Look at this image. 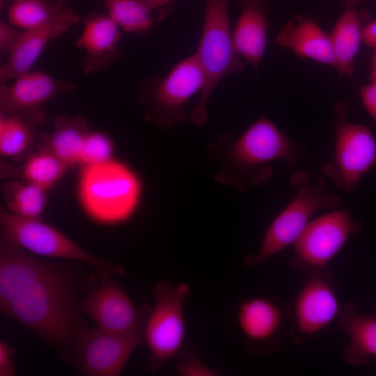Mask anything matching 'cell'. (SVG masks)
<instances>
[{
	"mask_svg": "<svg viewBox=\"0 0 376 376\" xmlns=\"http://www.w3.org/2000/svg\"><path fill=\"white\" fill-rule=\"evenodd\" d=\"M360 95L366 111L376 121V82L361 88Z\"/></svg>",
	"mask_w": 376,
	"mask_h": 376,
	"instance_id": "obj_32",
	"label": "cell"
},
{
	"mask_svg": "<svg viewBox=\"0 0 376 376\" xmlns=\"http://www.w3.org/2000/svg\"><path fill=\"white\" fill-rule=\"evenodd\" d=\"M15 350L6 342L0 341V376H12L15 370L13 363Z\"/></svg>",
	"mask_w": 376,
	"mask_h": 376,
	"instance_id": "obj_31",
	"label": "cell"
},
{
	"mask_svg": "<svg viewBox=\"0 0 376 376\" xmlns=\"http://www.w3.org/2000/svg\"><path fill=\"white\" fill-rule=\"evenodd\" d=\"M204 77L194 53L178 63L164 77H144L140 84L137 103L144 118L168 130L187 117L185 104L203 86Z\"/></svg>",
	"mask_w": 376,
	"mask_h": 376,
	"instance_id": "obj_7",
	"label": "cell"
},
{
	"mask_svg": "<svg viewBox=\"0 0 376 376\" xmlns=\"http://www.w3.org/2000/svg\"><path fill=\"white\" fill-rule=\"evenodd\" d=\"M141 193L135 172L113 157L80 166L77 200L82 212L94 223L113 226L125 222L137 210Z\"/></svg>",
	"mask_w": 376,
	"mask_h": 376,
	"instance_id": "obj_3",
	"label": "cell"
},
{
	"mask_svg": "<svg viewBox=\"0 0 376 376\" xmlns=\"http://www.w3.org/2000/svg\"><path fill=\"white\" fill-rule=\"evenodd\" d=\"M229 1L205 0L201 38L195 52L204 84L199 100L189 116L196 127H201L207 121V103L221 79L245 69L230 28Z\"/></svg>",
	"mask_w": 376,
	"mask_h": 376,
	"instance_id": "obj_4",
	"label": "cell"
},
{
	"mask_svg": "<svg viewBox=\"0 0 376 376\" xmlns=\"http://www.w3.org/2000/svg\"><path fill=\"white\" fill-rule=\"evenodd\" d=\"M359 0H343L345 8L340 15L329 38L334 52L336 69L340 76L351 75L361 44L363 27L355 6Z\"/></svg>",
	"mask_w": 376,
	"mask_h": 376,
	"instance_id": "obj_22",
	"label": "cell"
},
{
	"mask_svg": "<svg viewBox=\"0 0 376 376\" xmlns=\"http://www.w3.org/2000/svg\"><path fill=\"white\" fill-rule=\"evenodd\" d=\"M291 309L290 336L295 343L315 336L338 317L337 281L327 269L306 274Z\"/></svg>",
	"mask_w": 376,
	"mask_h": 376,
	"instance_id": "obj_12",
	"label": "cell"
},
{
	"mask_svg": "<svg viewBox=\"0 0 376 376\" xmlns=\"http://www.w3.org/2000/svg\"><path fill=\"white\" fill-rule=\"evenodd\" d=\"M79 21V15L70 8L42 26L23 31L7 60L0 66V83L6 84L29 72L49 42L65 33Z\"/></svg>",
	"mask_w": 376,
	"mask_h": 376,
	"instance_id": "obj_15",
	"label": "cell"
},
{
	"mask_svg": "<svg viewBox=\"0 0 376 376\" xmlns=\"http://www.w3.org/2000/svg\"><path fill=\"white\" fill-rule=\"evenodd\" d=\"M363 227V221L355 219L349 210H331L311 220L292 244L290 265L306 274L327 269L350 237Z\"/></svg>",
	"mask_w": 376,
	"mask_h": 376,
	"instance_id": "obj_10",
	"label": "cell"
},
{
	"mask_svg": "<svg viewBox=\"0 0 376 376\" xmlns=\"http://www.w3.org/2000/svg\"><path fill=\"white\" fill-rule=\"evenodd\" d=\"M237 1L241 6V13L233 31L235 47L241 57L258 71L267 42L266 1Z\"/></svg>",
	"mask_w": 376,
	"mask_h": 376,
	"instance_id": "obj_18",
	"label": "cell"
},
{
	"mask_svg": "<svg viewBox=\"0 0 376 376\" xmlns=\"http://www.w3.org/2000/svg\"><path fill=\"white\" fill-rule=\"evenodd\" d=\"M334 109V146L321 171L337 188L350 193L363 175L376 169V140L368 126L347 120V103L336 102Z\"/></svg>",
	"mask_w": 376,
	"mask_h": 376,
	"instance_id": "obj_8",
	"label": "cell"
},
{
	"mask_svg": "<svg viewBox=\"0 0 376 376\" xmlns=\"http://www.w3.org/2000/svg\"><path fill=\"white\" fill-rule=\"evenodd\" d=\"M206 150L220 165L215 180L242 191L267 185L272 177L273 162L282 161L292 166L305 157L307 150L288 138L273 121L262 117L237 139L226 132Z\"/></svg>",
	"mask_w": 376,
	"mask_h": 376,
	"instance_id": "obj_2",
	"label": "cell"
},
{
	"mask_svg": "<svg viewBox=\"0 0 376 376\" xmlns=\"http://www.w3.org/2000/svg\"><path fill=\"white\" fill-rule=\"evenodd\" d=\"M290 183L295 195L269 224L258 251L245 257L246 267L261 265L292 245L318 211L338 209L341 205L340 197L327 191L324 178L311 182L309 175L299 171L291 175Z\"/></svg>",
	"mask_w": 376,
	"mask_h": 376,
	"instance_id": "obj_5",
	"label": "cell"
},
{
	"mask_svg": "<svg viewBox=\"0 0 376 376\" xmlns=\"http://www.w3.org/2000/svg\"><path fill=\"white\" fill-rule=\"evenodd\" d=\"M72 8L67 0H16L8 9V22L23 31L42 26Z\"/></svg>",
	"mask_w": 376,
	"mask_h": 376,
	"instance_id": "obj_23",
	"label": "cell"
},
{
	"mask_svg": "<svg viewBox=\"0 0 376 376\" xmlns=\"http://www.w3.org/2000/svg\"><path fill=\"white\" fill-rule=\"evenodd\" d=\"M371 81L372 82H376V49L373 54L372 61Z\"/></svg>",
	"mask_w": 376,
	"mask_h": 376,
	"instance_id": "obj_35",
	"label": "cell"
},
{
	"mask_svg": "<svg viewBox=\"0 0 376 376\" xmlns=\"http://www.w3.org/2000/svg\"><path fill=\"white\" fill-rule=\"evenodd\" d=\"M142 340L143 336L138 334L86 326L78 331L70 354L74 356L75 365L83 375L117 376Z\"/></svg>",
	"mask_w": 376,
	"mask_h": 376,
	"instance_id": "obj_11",
	"label": "cell"
},
{
	"mask_svg": "<svg viewBox=\"0 0 376 376\" xmlns=\"http://www.w3.org/2000/svg\"><path fill=\"white\" fill-rule=\"evenodd\" d=\"M153 10L164 6L171 2L173 0H143Z\"/></svg>",
	"mask_w": 376,
	"mask_h": 376,
	"instance_id": "obj_34",
	"label": "cell"
},
{
	"mask_svg": "<svg viewBox=\"0 0 376 376\" xmlns=\"http://www.w3.org/2000/svg\"><path fill=\"white\" fill-rule=\"evenodd\" d=\"M75 265L42 258L1 237L0 311L68 357L78 331L86 326Z\"/></svg>",
	"mask_w": 376,
	"mask_h": 376,
	"instance_id": "obj_1",
	"label": "cell"
},
{
	"mask_svg": "<svg viewBox=\"0 0 376 376\" xmlns=\"http://www.w3.org/2000/svg\"><path fill=\"white\" fill-rule=\"evenodd\" d=\"M79 308L98 328L142 336L150 313L144 307L136 308L120 283L112 279L88 291Z\"/></svg>",
	"mask_w": 376,
	"mask_h": 376,
	"instance_id": "obj_13",
	"label": "cell"
},
{
	"mask_svg": "<svg viewBox=\"0 0 376 376\" xmlns=\"http://www.w3.org/2000/svg\"><path fill=\"white\" fill-rule=\"evenodd\" d=\"M68 169L52 153L40 148L26 157L22 170V180L47 191L64 177Z\"/></svg>",
	"mask_w": 376,
	"mask_h": 376,
	"instance_id": "obj_27",
	"label": "cell"
},
{
	"mask_svg": "<svg viewBox=\"0 0 376 376\" xmlns=\"http://www.w3.org/2000/svg\"><path fill=\"white\" fill-rule=\"evenodd\" d=\"M38 124L15 114L0 113V154L14 160L25 157L33 143Z\"/></svg>",
	"mask_w": 376,
	"mask_h": 376,
	"instance_id": "obj_25",
	"label": "cell"
},
{
	"mask_svg": "<svg viewBox=\"0 0 376 376\" xmlns=\"http://www.w3.org/2000/svg\"><path fill=\"white\" fill-rule=\"evenodd\" d=\"M191 291L188 284H173L170 280L159 281L152 290L155 304L143 332L150 352L149 368L152 371L159 370L184 343V304Z\"/></svg>",
	"mask_w": 376,
	"mask_h": 376,
	"instance_id": "obj_9",
	"label": "cell"
},
{
	"mask_svg": "<svg viewBox=\"0 0 376 376\" xmlns=\"http://www.w3.org/2000/svg\"><path fill=\"white\" fill-rule=\"evenodd\" d=\"M15 1H16V0H1V2L2 3V2L8 1V2L11 3V2Z\"/></svg>",
	"mask_w": 376,
	"mask_h": 376,
	"instance_id": "obj_36",
	"label": "cell"
},
{
	"mask_svg": "<svg viewBox=\"0 0 376 376\" xmlns=\"http://www.w3.org/2000/svg\"><path fill=\"white\" fill-rule=\"evenodd\" d=\"M175 370L180 376H216L219 373L194 356L186 357L177 363Z\"/></svg>",
	"mask_w": 376,
	"mask_h": 376,
	"instance_id": "obj_29",
	"label": "cell"
},
{
	"mask_svg": "<svg viewBox=\"0 0 376 376\" xmlns=\"http://www.w3.org/2000/svg\"><path fill=\"white\" fill-rule=\"evenodd\" d=\"M0 226L1 238L31 253L91 266L97 272L100 284L111 280L114 274H125L124 267L89 253L43 219L23 218L1 207Z\"/></svg>",
	"mask_w": 376,
	"mask_h": 376,
	"instance_id": "obj_6",
	"label": "cell"
},
{
	"mask_svg": "<svg viewBox=\"0 0 376 376\" xmlns=\"http://www.w3.org/2000/svg\"><path fill=\"white\" fill-rule=\"evenodd\" d=\"M84 29L75 41L84 51L81 61L85 75L108 69L120 59V29L108 14L92 13L83 20Z\"/></svg>",
	"mask_w": 376,
	"mask_h": 376,
	"instance_id": "obj_16",
	"label": "cell"
},
{
	"mask_svg": "<svg viewBox=\"0 0 376 376\" xmlns=\"http://www.w3.org/2000/svg\"><path fill=\"white\" fill-rule=\"evenodd\" d=\"M109 16L123 31L146 36L153 28V9L143 0H101Z\"/></svg>",
	"mask_w": 376,
	"mask_h": 376,
	"instance_id": "obj_26",
	"label": "cell"
},
{
	"mask_svg": "<svg viewBox=\"0 0 376 376\" xmlns=\"http://www.w3.org/2000/svg\"><path fill=\"white\" fill-rule=\"evenodd\" d=\"M47 192L24 180L8 181L2 189L4 207L12 214L23 218L43 219Z\"/></svg>",
	"mask_w": 376,
	"mask_h": 376,
	"instance_id": "obj_24",
	"label": "cell"
},
{
	"mask_svg": "<svg viewBox=\"0 0 376 376\" xmlns=\"http://www.w3.org/2000/svg\"><path fill=\"white\" fill-rule=\"evenodd\" d=\"M23 31L8 22L0 21V53L9 54L21 37Z\"/></svg>",
	"mask_w": 376,
	"mask_h": 376,
	"instance_id": "obj_30",
	"label": "cell"
},
{
	"mask_svg": "<svg viewBox=\"0 0 376 376\" xmlns=\"http://www.w3.org/2000/svg\"><path fill=\"white\" fill-rule=\"evenodd\" d=\"M362 43L370 48L376 49V19L363 27Z\"/></svg>",
	"mask_w": 376,
	"mask_h": 376,
	"instance_id": "obj_33",
	"label": "cell"
},
{
	"mask_svg": "<svg viewBox=\"0 0 376 376\" xmlns=\"http://www.w3.org/2000/svg\"><path fill=\"white\" fill-rule=\"evenodd\" d=\"M75 84L43 71L24 73L10 85L1 84L0 113L15 114L39 124L45 120L43 106L57 95L74 90Z\"/></svg>",
	"mask_w": 376,
	"mask_h": 376,
	"instance_id": "obj_14",
	"label": "cell"
},
{
	"mask_svg": "<svg viewBox=\"0 0 376 376\" xmlns=\"http://www.w3.org/2000/svg\"><path fill=\"white\" fill-rule=\"evenodd\" d=\"M338 324L347 334L349 344L343 357L352 366H362L376 358V316L361 315L353 302L340 309Z\"/></svg>",
	"mask_w": 376,
	"mask_h": 376,
	"instance_id": "obj_19",
	"label": "cell"
},
{
	"mask_svg": "<svg viewBox=\"0 0 376 376\" xmlns=\"http://www.w3.org/2000/svg\"><path fill=\"white\" fill-rule=\"evenodd\" d=\"M54 130L40 137V148L52 153L68 169L80 166L86 136L90 125L82 116L58 115Z\"/></svg>",
	"mask_w": 376,
	"mask_h": 376,
	"instance_id": "obj_20",
	"label": "cell"
},
{
	"mask_svg": "<svg viewBox=\"0 0 376 376\" xmlns=\"http://www.w3.org/2000/svg\"><path fill=\"white\" fill-rule=\"evenodd\" d=\"M275 43L299 58L336 68L329 35L308 16H297L288 21L276 35Z\"/></svg>",
	"mask_w": 376,
	"mask_h": 376,
	"instance_id": "obj_17",
	"label": "cell"
},
{
	"mask_svg": "<svg viewBox=\"0 0 376 376\" xmlns=\"http://www.w3.org/2000/svg\"><path fill=\"white\" fill-rule=\"evenodd\" d=\"M284 312L276 301L254 297L241 303L237 311L238 326L252 343H261L272 340L279 333Z\"/></svg>",
	"mask_w": 376,
	"mask_h": 376,
	"instance_id": "obj_21",
	"label": "cell"
},
{
	"mask_svg": "<svg viewBox=\"0 0 376 376\" xmlns=\"http://www.w3.org/2000/svg\"><path fill=\"white\" fill-rule=\"evenodd\" d=\"M113 141L108 135L89 130L85 138L80 166L113 158Z\"/></svg>",
	"mask_w": 376,
	"mask_h": 376,
	"instance_id": "obj_28",
	"label": "cell"
}]
</instances>
